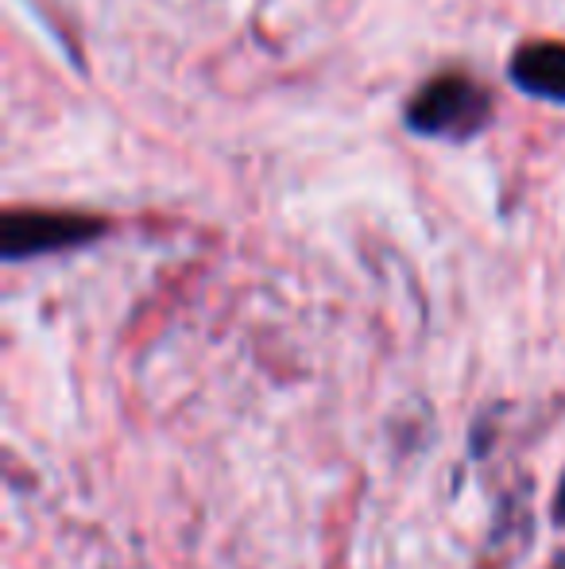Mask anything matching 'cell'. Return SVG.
Listing matches in <instances>:
<instances>
[{
    "mask_svg": "<svg viewBox=\"0 0 565 569\" xmlns=\"http://www.w3.org/2000/svg\"><path fill=\"white\" fill-rule=\"evenodd\" d=\"M507 74H512V82L519 86L527 98L565 106V43H558V39L523 43L519 51L512 54Z\"/></svg>",
    "mask_w": 565,
    "mask_h": 569,
    "instance_id": "3",
    "label": "cell"
},
{
    "mask_svg": "<svg viewBox=\"0 0 565 569\" xmlns=\"http://www.w3.org/2000/svg\"><path fill=\"white\" fill-rule=\"evenodd\" d=\"M403 124L426 140L465 143L492 124V93L461 70L426 78L403 109Z\"/></svg>",
    "mask_w": 565,
    "mask_h": 569,
    "instance_id": "1",
    "label": "cell"
},
{
    "mask_svg": "<svg viewBox=\"0 0 565 569\" xmlns=\"http://www.w3.org/2000/svg\"><path fill=\"white\" fill-rule=\"evenodd\" d=\"M109 226L85 213H47V210H8L0 226V252L4 260H28V256L62 252V248L90 244Z\"/></svg>",
    "mask_w": 565,
    "mask_h": 569,
    "instance_id": "2",
    "label": "cell"
},
{
    "mask_svg": "<svg viewBox=\"0 0 565 569\" xmlns=\"http://www.w3.org/2000/svg\"><path fill=\"white\" fill-rule=\"evenodd\" d=\"M554 519L565 527V480H562V488H558V496H554Z\"/></svg>",
    "mask_w": 565,
    "mask_h": 569,
    "instance_id": "4",
    "label": "cell"
}]
</instances>
